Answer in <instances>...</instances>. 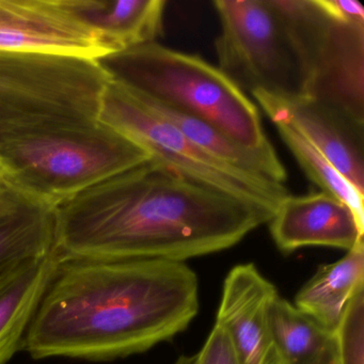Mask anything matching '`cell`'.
<instances>
[{"label": "cell", "mask_w": 364, "mask_h": 364, "mask_svg": "<svg viewBox=\"0 0 364 364\" xmlns=\"http://www.w3.org/2000/svg\"><path fill=\"white\" fill-rule=\"evenodd\" d=\"M0 50L95 61L116 53L82 18L77 0H0Z\"/></svg>", "instance_id": "cell-9"}, {"label": "cell", "mask_w": 364, "mask_h": 364, "mask_svg": "<svg viewBox=\"0 0 364 364\" xmlns=\"http://www.w3.org/2000/svg\"><path fill=\"white\" fill-rule=\"evenodd\" d=\"M55 214L63 257L183 263L235 246L274 216L154 157L61 202Z\"/></svg>", "instance_id": "cell-1"}, {"label": "cell", "mask_w": 364, "mask_h": 364, "mask_svg": "<svg viewBox=\"0 0 364 364\" xmlns=\"http://www.w3.org/2000/svg\"><path fill=\"white\" fill-rule=\"evenodd\" d=\"M364 287V240L333 263L319 266L299 289L295 306L336 331L347 304Z\"/></svg>", "instance_id": "cell-16"}, {"label": "cell", "mask_w": 364, "mask_h": 364, "mask_svg": "<svg viewBox=\"0 0 364 364\" xmlns=\"http://www.w3.org/2000/svg\"><path fill=\"white\" fill-rule=\"evenodd\" d=\"M4 178L3 169H1V167H0V178Z\"/></svg>", "instance_id": "cell-24"}, {"label": "cell", "mask_w": 364, "mask_h": 364, "mask_svg": "<svg viewBox=\"0 0 364 364\" xmlns=\"http://www.w3.org/2000/svg\"><path fill=\"white\" fill-rule=\"evenodd\" d=\"M134 95L139 97L152 112L180 129L191 141L217 159L248 173L263 176L281 184L287 182V170L279 157L270 159L249 150L204 121L155 103L136 93Z\"/></svg>", "instance_id": "cell-18"}, {"label": "cell", "mask_w": 364, "mask_h": 364, "mask_svg": "<svg viewBox=\"0 0 364 364\" xmlns=\"http://www.w3.org/2000/svg\"><path fill=\"white\" fill-rule=\"evenodd\" d=\"M7 186V182H6L5 178H0V193H3L4 189Z\"/></svg>", "instance_id": "cell-23"}, {"label": "cell", "mask_w": 364, "mask_h": 364, "mask_svg": "<svg viewBox=\"0 0 364 364\" xmlns=\"http://www.w3.org/2000/svg\"><path fill=\"white\" fill-rule=\"evenodd\" d=\"M99 120L132 138L151 156L191 182L244 203L274 214L280 202L289 196L285 184L242 171L206 152L110 78L102 95Z\"/></svg>", "instance_id": "cell-7"}, {"label": "cell", "mask_w": 364, "mask_h": 364, "mask_svg": "<svg viewBox=\"0 0 364 364\" xmlns=\"http://www.w3.org/2000/svg\"><path fill=\"white\" fill-rule=\"evenodd\" d=\"M268 319L285 364H338L334 331L279 294L270 302Z\"/></svg>", "instance_id": "cell-17"}, {"label": "cell", "mask_w": 364, "mask_h": 364, "mask_svg": "<svg viewBox=\"0 0 364 364\" xmlns=\"http://www.w3.org/2000/svg\"><path fill=\"white\" fill-rule=\"evenodd\" d=\"M268 225L272 240L284 253L304 247L349 251L364 240V225L353 210L323 191L287 196Z\"/></svg>", "instance_id": "cell-12"}, {"label": "cell", "mask_w": 364, "mask_h": 364, "mask_svg": "<svg viewBox=\"0 0 364 364\" xmlns=\"http://www.w3.org/2000/svg\"><path fill=\"white\" fill-rule=\"evenodd\" d=\"M77 6L116 53L157 42L164 35L166 0H77Z\"/></svg>", "instance_id": "cell-14"}, {"label": "cell", "mask_w": 364, "mask_h": 364, "mask_svg": "<svg viewBox=\"0 0 364 364\" xmlns=\"http://www.w3.org/2000/svg\"><path fill=\"white\" fill-rule=\"evenodd\" d=\"M174 364H199L198 363V353L195 355H182L174 362Z\"/></svg>", "instance_id": "cell-22"}, {"label": "cell", "mask_w": 364, "mask_h": 364, "mask_svg": "<svg viewBox=\"0 0 364 364\" xmlns=\"http://www.w3.org/2000/svg\"><path fill=\"white\" fill-rule=\"evenodd\" d=\"M197 353L199 364H240L229 334L218 321H215L205 343Z\"/></svg>", "instance_id": "cell-21"}, {"label": "cell", "mask_w": 364, "mask_h": 364, "mask_svg": "<svg viewBox=\"0 0 364 364\" xmlns=\"http://www.w3.org/2000/svg\"><path fill=\"white\" fill-rule=\"evenodd\" d=\"M199 306L183 262L58 255L23 347L35 359L127 357L186 330Z\"/></svg>", "instance_id": "cell-2"}, {"label": "cell", "mask_w": 364, "mask_h": 364, "mask_svg": "<svg viewBox=\"0 0 364 364\" xmlns=\"http://www.w3.org/2000/svg\"><path fill=\"white\" fill-rule=\"evenodd\" d=\"M55 245L54 206L24 195L7 182L0 193V282L52 253Z\"/></svg>", "instance_id": "cell-13"}, {"label": "cell", "mask_w": 364, "mask_h": 364, "mask_svg": "<svg viewBox=\"0 0 364 364\" xmlns=\"http://www.w3.org/2000/svg\"><path fill=\"white\" fill-rule=\"evenodd\" d=\"M299 73L301 95L364 124V20L336 0H270Z\"/></svg>", "instance_id": "cell-5"}, {"label": "cell", "mask_w": 364, "mask_h": 364, "mask_svg": "<svg viewBox=\"0 0 364 364\" xmlns=\"http://www.w3.org/2000/svg\"><path fill=\"white\" fill-rule=\"evenodd\" d=\"M277 295L255 264L234 266L225 277L216 321L227 330L238 363L285 364L268 319Z\"/></svg>", "instance_id": "cell-11"}, {"label": "cell", "mask_w": 364, "mask_h": 364, "mask_svg": "<svg viewBox=\"0 0 364 364\" xmlns=\"http://www.w3.org/2000/svg\"><path fill=\"white\" fill-rule=\"evenodd\" d=\"M150 159L144 146L99 119L0 135L4 178L54 208Z\"/></svg>", "instance_id": "cell-3"}, {"label": "cell", "mask_w": 364, "mask_h": 364, "mask_svg": "<svg viewBox=\"0 0 364 364\" xmlns=\"http://www.w3.org/2000/svg\"><path fill=\"white\" fill-rule=\"evenodd\" d=\"M274 124L293 127L364 193V124L304 95L251 93Z\"/></svg>", "instance_id": "cell-10"}, {"label": "cell", "mask_w": 364, "mask_h": 364, "mask_svg": "<svg viewBox=\"0 0 364 364\" xmlns=\"http://www.w3.org/2000/svg\"><path fill=\"white\" fill-rule=\"evenodd\" d=\"M334 333L338 364H364V287L349 300Z\"/></svg>", "instance_id": "cell-20"}, {"label": "cell", "mask_w": 364, "mask_h": 364, "mask_svg": "<svg viewBox=\"0 0 364 364\" xmlns=\"http://www.w3.org/2000/svg\"><path fill=\"white\" fill-rule=\"evenodd\" d=\"M218 69L245 93L301 95L293 50L270 0H216Z\"/></svg>", "instance_id": "cell-8"}, {"label": "cell", "mask_w": 364, "mask_h": 364, "mask_svg": "<svg viewBox=\"0 0 364 364\" xmlns=\"http://www.w3.org/2000/svg\"><path fill=\"white\" fill-rule=\"evenodd\" d=\"M57 261L55 250L0 282V364H7L23 346Z\"/></svg>", "instance_id": "cell-15"}, {"label": "cell", "mask_w": 364, "mask_h": 364, "mask_svg": "<svg viewBox=\"0 0 364 364\" xmlns=\"http://www.w3.org/2000/svg\"><path fill=\"white\" fill-rule=\"evenodd\" d=\"M276 125L277 132L306 178L323 193L333 196L353 210L364 225V193H360L336 167L293 127Z\"/></svg>", "instance_id": "cell-19"}, {"label": "cell", "mask_w": 364, "mask_h": 364, "mask_svg": "<svg viewBox=\"0 0 364 364\" xmlns=\"http://www.w3.org/2000/svg\"><path fill=\"white\" fill-rule=\"evenodd\" d=\"M97 63L110 80L132 92L204 121L249 150L278 159L257 105L201 57L152 42Z\"/></svg>", "instance_id": "cell-4"}, {"label": "cell", "mask_w": 364, "mask_h": 364, "mask_svg": "<svg viewBox=\"0 0 364 364\" xmlns=\"http://www.w3.org/2000/svg\"><path fill=\"white\" fill-rule=\"evenodd\" d=\"M108 82L97 61L0 50V135L97 120Z\"/></svg>", "instance_id": "cell-6"}]
</instances>
